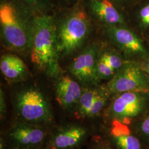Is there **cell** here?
Here are the masks:
<instances>
[{
  "label": "cell",
  "mask_w": 149,
  "mask_h": 149,
  "mask_svg": "<svg viewBox=\"0 0 149 149\" xmlns=\"http://www.w3.org/2000/svg\"><path fill=\"white\" fill-rule=\"evenodd\" d=\"M35 16L17 0H0L1 36L6 48L30 52Z\"/></svg>",
  "instance_id": "6da1fadb"
},
{
  "label": "cell",
  "mask_w": 149,
  "mask_h": 149,
  "mask_svg": "<svg viewBox=\"0 0 149 149\" xmlns=\"http://www.w3.org/2000/svg\"><path fill=\"white\" fill-rule=\"evenodd\" d=\"M55 19L50 14L35 16L29 52L33 64L51 77H58L61 72Z\"/></svg>",
  "instance_id": "7a4b0ae2"
},
{
  "label": "cell",
  "mask_w": 149,
  "mask_h": 149,
  "mask_svg": "<svg viewBox=\"0 0 149 149\" xmlns=\"http://www.w3.org/2000/svg\"><path fill=\"white\" fill-rule=\"evenodd\" d=\"M56 33L60 54L68 55L74 52L84 44L91 29V17L83 0L72 7L63 9Z\"/></svg>",
  "instance_id": "3957f363"
},
{
  "label": "cell",
  "mask_w": 149,
  "mask_h": 149,
  "mask_svg": "<svg viewBox=\"0 0 149 149\" xmlns=\"http://www.w3.org/2000/svg\"><path fill=\"white\" fill-rule=\"evenodd\" d=\"M16 107L20 117L26 122L39 124L50 122L53 119L48 102L37 89L28 88L19 93Z\"/></svg>",
  "instance_id": "277c9868"
},
{
  "label": "cell",
  "mask_w": 149,
  "mask_h": 149,
  "mask_svg": "<svg viewBox=\"0 0 149 149\" xmlns=\"http://www.w3.org/2000/svg\"><path fill=\"white\" fill-rule=\"evenodd\" d=\"M109 94L118 95L130 91L148 92L149 80L144 71L132 63L123 64L105 88Z\"/></svg>",
  "instance_id": "5b68a950"
},
{
  "label": "cell",
  "mask_w": 149,
  "mask_h": 149,
  "mask_svg": "<svg viewBox=\"0 0 149 149\" xmlns=\"http://www.w3.org/2000/svg\"><path fill=\"white\" fill-rule=\"evenodd\" d=\"M145 93L130 91L118 94L108 109V116L114 120L130 122L144 111L147 101Z\"/></svg>",
  "instance_id": "8992f818"
},
{
  "label": "cell",
  "mask_w": 149,
  "mask_h": 149,
  "mask_svg": "<svg viewBox=\"0 0 149 149\" xmlns=\"http://www.w3.org/2000/svg\"><path fill=\"white\" fill-rule=\"evenodd\" d=\"M98 50L95 45L86 48L70 65V72L84 85H95L99 81L97 74Z\"/></svg>",
  "instance_id": "52a82bcc"
},
{
  "label": "cell",
  "mask_w": 149,
  "mask_h": 149,
  "mask_svg": "<svg viewBox=\"0 0 149 149\" xmlns=\"http://www.w3.org/2000/svg\"><path fill=\"white\" fill-rule=\"evenodd\" d=\"M90 17L111 25L123 24L124 18L121 10L110 0H83Z\"/></svg>",
  "instance_id": "ba28073f"
},
{
  "label": "cell",
  "mask_w": 149,
  "mask_h": 149,
  "mask_svg": "<svg viewBox=\"0 0 149 149\" xmlns=\"http://www.w3.org/2000/svg\"><path fill=\"white\" fill-rule=\"evenodd\" d=\"M12 140L22 148H38L46 137L45 130L37 124L18 123L10 133Z\"/></svg>",
  "instance_id": "9c48e42d"
},
{
  "label": "cell",
  "mask_w": 149,
  "mask_h": 149,
  "mask_svg": "<svg viewBox=\"0 0 149 149\" xmlns=\"http://www.w3.org/2000/svg\"><path fill=\"white\" fill-rule=\"evenodd\" d=\"M55 89L56 100L65 109L77 106L83 92L80 85L68 74L59 76Z\"/></svg>",
  "instance_id": "30bf717a"
},
{
  "label": "cell",
  "mask_w": 149,
  "mask_h": 149,
  "mask_svg": "<svg viewBox=\"0 0 149 149\" xmlns=\"http://www.w3.org/2000/svg\"><path fill=\"white\" fill-rule=\"evenodd\" d=\"M107 31L113 41L125 52L139 55L146 53L144 45L133 32L116 25L109 26Z\"/></svg>",
  "instance_id": "8fae6325"
},
{
  "label": "cell",
  "mask_w": 149,
  "mask_h": 149,
  "mask_svg": "<svg viewBox=\"0 0 149 149\" xmlns=\"http://www.w3.org/2000/svg\"><path fill=\"white\" fill-rule=\"evenodd\" d=\"M87 129L79 125L64 128L55 135L51 143L52 149H69L77 146L85 138Z\"/></svg>",
  "instance_id": "7c38bea8"
},
{
  "label": "cell",
  "mask_w": 149,
  "mask_h": 149,
  "mask_svg": "<svg viewBox=\"0 0 149 149\" xmlns=\"http://www.w3.org/2000/svg\"><path fill=\"white\" fill-rule=\"evenodd\" d=\"M0 69L6 79L10 82L24 80L29 74V70L23 60L18 56L11 54L1 56Z\"/></svg>",
  "instance_id": "4fadbf2b"
},
{
  "label": "cell",
  "mask_w": 149,
  "mask_h": 149,
  "mask_svg": "<svg viewBox=\"0 0 149 149\" xmlns=\"http://www.w3.org/2000/svg\"><path fill=\"white\" fill-rule=\"evenodd\" d=\"M111 130L112 140L119 149H141L138 139L131 133L125 123L115 120Z\"/></svg>",
  "instance_id": "5bb4252c"
},
{
  "label": "cell",
  "mask_w": 149,
  "mask_h": 149,
  "mask_svg": "<svg viewBox=\"0 0 149 149\" xmlns=\"http://www.w3.org/2000/svg\"><path fill=\"white\" fill-rule=\"evenodd\" d=\"M99 89L88 88L83 90L82 94L77 104V112L82 117H88L91 108L98 94Z\"/></svg>",
  "instance_id": "9a60e30c"
},
{
  "label": "cell",
  "mask_w": 149,
  "mask_h": 149,
  "mask_svg": "<svg viewBox=\"0 0 149 149\" xmlns=\"http://www.w3.org/2000/svg\"><path fill=\"white\" fill-rule=\"evenodd\" d=\"M35 15L49 14L54 8L52 0H17Z\"/></svg>",
  "instance_id": "2e32d148"
},
{
  "label": "cell",
  "mask_w": 149,
  "mask_h": 149,
  "mask_svg": "<svg viewBox=\"0 0 149 149\" xmlns=\"http://www.w3.org/2000/svg\"><path fill=\"white\" fill-rule=\"evenodd\" d=\"M108 94L106 89H99L98 94L91 108L88 117H95L101 112L106 104Z\"/></svg>",
  "instance_id": "e0dca14e"
},
{
  "label": "cell",
  "mask_w": 149,
  "mask_h": 149,
  "mask_svg": "<svg viewBox=\"0 0 149 149\" xmlns=\"http://www.w3.org/2000/svg\"><path fill=\"white\" fill-rule=\"evenodd\" d=\"M116 73L114 70L98 56L97 62V74L98 80L112 78Z\"/></svg>",
  "instance_id": "ac0fdd59"
},
{
  "label": "cell",
  "mask_w": 149,
  "mask_h": 149,
  "mask_svg": "<svg viewBox=\"0 0 149 149\" xmlns=\"http://www.w3.org/2000/svg\"><path fill=\"white\" fill-rule=\"evenodd\" d=\"M99 57L104 60L107 64L116 72L124 64L121 58L119 55L112 52H105L99 56Z\"/></svg>",
  "instance_id": "d6986e66"
},
{
  "label": "cell",
  "mask_w": 149,
  "mask_h": 149,
  "mask_svg": "<svg viewBox=\"0 0 149 149\" xmlns=\"http://www.w3.org/2000/svg\"><path fill=\"white\" fill-rule=\"evenodd\" d=\"M139 6L137 13L140 22L145 26H149V1Z\"/></svg>",
  "instance_id": "ffe728a7"
},
{
  "label": "cell",
  "mask_w": 149,
  "mask_h": 149,
  "mask_svg": "<svg viewBox=\"0 0 149 149\" xmlns=\"http://www.w3.org/2000/svg\"><path fill=\"white\" fill-rule=\"evenodd\" d=\"M139 128L141 134L149 140V116L141 121Z\"/></svg>",
  "instance_id": "44dd1931"
},
{
  "label": "cell",
  "mask_w": 149,
  "mask_h": 149,
  "mask_svg": "<svg viewBox=\"0 0 149 149\" xmlns=\"http://www.w3.org/2000/svg\"><path fill=\"white\" fill-rule=\"evenodd\" d=\"M54 6L55 1H56L57 4L60 6L63 9L69 8L77 4L81 0H52Z\"/></svg>",
  "instance_id": "7402d4cb"
},
{
  "label": "cell",
  "mask_w": 149,
  "mask_h": 149,
  "mask_svg": "<svg viewBox=\"0 0 149 149\" xmlns=\"http://www.w3.org/2000/svg\"><path fill=\"white\" fill-rule=\"evenodd\" d=\"M112 2L118 7L120 10L128 7V6L132 5L138 0H110Z\"/></svg>",
  "instance_id": "603a6c76"
},
{
  "label": "cell",
  "mask_w": 149,
  "mask_h": 149,
  "mask_svg": "<svg viewBox=\"0 0 149 149\" xmlns=\"http://www.w3.org/2000/svg\"><path fill=\"white\" fill-rule=\"evenodd\" d=\"M5 101V97L4 93L2 89H1L0 92V114H1V118H3L6 114V109Z\"/></svg>",
  "instance_id": "cb8c5ba5"
},
{
  "label": "cell",
  "mask_w": 149,
  "mask_h": 149,
  "mask_svg": "<svg viewBox=\"0 0 149 149\" xmlns=\"http://www.w3.org/2000/svg\"><path fill=\"white\" fill-rule=\"evenodd\" d=\"M95 149H112L110 146H109L108 145H103L101 146H100L98 147H97Z\"/></svg>",
  "instance_id": "d4e9b609"
},
{
  "label": "cell",
  "mask_w": 149,
  "mask_h": 149,
  "mask_svg": "<svg viewBox=\"0 0 149 149\" xmlns=\"http://www.w3.org/2000/svg\"><path fill=\"white\" fill-rule=\"evenodd\" d=\"M143 70H144V71H145L146 72H147L148 74H149V63L145 65V66H144Z\"/></svg>",
  "instance_id": "484cf974"
},
{
  "label": "cell",
  "mask_w": 149,
  "mask_h": 149,
  "mask_svg": "<svg viewBox=\"0 0 149 149\" xmlns=\"http://www.w3.org/2000/svg\"><path fill=\"white\" fill-rule=\"evenodd\" d=\"M4 141L3 139L1 138V143H0V149H4Z\"/></svg>",
  "instance_id": "4316f807"
},
{
  "label": "cell",
  "mask_w": 149,
  "mask_h": 149,
  "mask_svg": "<svg viewBox=\"0 0 149 149\" xmlns=\"http://www.w3.org/2000/svg\"><path fill=\"white\" fill-rule=\"evenodd\" d=\"M16 149H39L38 148H22V147H19L18 148Z\"/></svg>",
  "instance_id": "83f0119b"
}]
</instances>
